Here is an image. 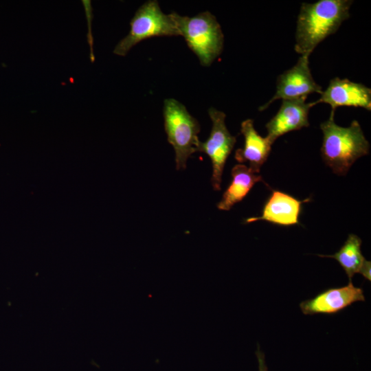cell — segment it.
I'll use <instances>...</instances> for the list:
<instances>
[{
    "label": "cell",
    "mask_w": 371,
    "mask_h": 371,
    "mask_svg": "<svg viewBox=\"0 0 371 371\" xmlns=\"http://www.w3.org/2000/svg\"><path fill=\"white\" fill-rule=\"evenodd\" d=\"M351 0L303 3L297 19L295 50L308 56L326 37L335 33L350 16Z\"/></svg>",
    "instance_id": "cell-1"
},
{
    "label": "cell",
    "mask_w": 371,
    "mask_h": 371,
    "mask_svg": "<svg viewBox=\"0 0 371 371\" xmlns=\"http://www.w3.org/2000/svg\"><path fill=\"white\" fill-rule=\"evenodd\" d=\"M334 111L328 120L320 124L323 133L321 154L325 164L338 175H346L361 157L369 153L370 144L357 120L348 127L337 125Z\"/></svg>",
    "instance_id": "cell-2"
},
{
    "label": "cell",
    "mask_w": 371,
    "mask_h": 371,
    "mask_svg": "<svg viewBox=\"0 0 371 371\" xmlns=\"http://www.w3.org/2000/svg\"><path fill=\"white\" fill-rule=\"evenodd\" d=\"M180 36L198 57L201 64L210 66L221 54L224 35L214 15L209 11L189 17L172 12Z\"/></svg>",
    "instance_id": "cell-3"
},
{
    "label": "cell",
    "mask_w": 371,
    "mask_h": 371,
    "mask_svg": "<svg viewBox=\"0 0 371 371\" xmlns=\"http://www.w3.org/2000/svg\"><path fill=\"white\" fill-rule=\"evenodd\" d=\"M163 115L168 142L175 153L176 168L185 169L188 159L197 152L199 123L182 103L174 98L164 100Z\"/></svg>",
    "instance_id": "cell-4"
},
{
    "label": "cell",
    "mask_w": 371,
    "mask_h": 371,
    "mask_svg": "<svg viewBox=\"0 0 371 371\" xmlns=\"http://www.w3.org/2000/svg\"><path fill=\"white\" fill-rule=\"evenodd\" d=\"M129 33L116 45L113 53L125 56L138 43L155 36H180L172 14L164 13L157 1L145 2L130 22Z\"/></svg>",
    "instance_id": "cell-5"
},
{
    "label": "cell",
    "mask_w": 371,
    "mask_h": 371,
    "mask_svg": "<svg viewBox=\"0 0 371 371\" xmlns=\"http://www.w3.org/2000/svg\"><path fill=\"white\" fill-rule=\"evenodd\" d=\"M212 126L208 139L200 142L197 152L204 153L210 157L212 166L211 182L214 190H221L222 175L227 159L236 142V137L231 135L226 124V115L214 107L208 109Z\"/></svg>",
    "instance_id": "cell-6"
},
{
    "label": "cell",
    "mask_w": 371,
    "mask_h": 371,
    "mask_svg": "<svg viewBox=\"0 0 371 371\" xmlns=\"http://www.w3.org/2000/svg\"><path fill=\"white\" fill-rule=\"evenodd\" d=\"M308 58V56H301L293 67L278 77L276 93L265 104L259 107L260 111L266 109L277 100L307 98L311 93H322V87L312 76Z\"/></svg>",
    "instance_id": "cell-7"
},
{
    "label": "cell",
    "mask_w": 371,
    "mask_h": 371,
    "mask_svg": "<svg viewBox=\"0 0 371 371\" xmlns=\"http://www.w3.org/2000/svg\"><path fill=\"white\" fill-rule=\"evenodd\" d=\"M365 300L362 288L349 281L347 285L327 289L302 302L300 308L304 315H334L355 302Z\"/></svg>",
    "instance_id": "cell-8"
},
{
    "label": "cell",
    "mask_w": 371,
    "mask_h": 371,
    "mask_svg": "<svg viewBox=\"0 0 371 371\" xmlns=\"http://www.w3.org/2000/svg\"><path fill=\"white\" fill-rule=\"evenodd\" d=\"M320 98L313 102L314 105L326 103L331 106V111L340 106L360 107L371 110V89L361 83L338 77L330 80L327 88L322 91Z\"/></svg>",
    "instance_id": "cell-9"
},
{
    "label": "cell",
    "mask_w": 371,
    "mask_h": 371,
    "mask_svg": "<svg viewBox=\"0 0 371 371\" xmlns=\"http://www.w3.org/2000/svg\"><path fill=\"white\" fill-rule=\"evenodd\" d=\"M307 98L282 100L277 113L267 123V137L271 144L280 136L309 126L308 113L314 105Z\"/></svg>",
    "instance_id": "cell-10"
},
{
    "label": "cell",
    "mask_w": 371,
    "mask_h": 371,
    "mask_svg": "<svg viewBox=\"0 0 371 371\" xmlns=\"http://www.w3.org/2000/svg\"><path fill=\"white\" fill-rule=\"evenodd\" d=\"M309 201L310 199L299 200L287 193L274 190L265 202L261 216L248 218L245 223L266 221L280 226L297 225L302 205Z\"/></svg>",
    "instance_id": "cell-11"
},
{
    "label": "cell",
    "mask_w": 371,
    "mask_h": 371,
    "mask_svg": "<svg viewBox=\"0 0 371 371\" xmlns=\"http://www.w3.org/2000/svg\"><path fill=\"white\" fill-rule=\"evenodd\" d=\"M240 133L244 137V144L243 148L236 150L234 158L239 163H248L249 168L259 173L271 153L273 144L256 131L251 119L241 123Z\"/></svg>",
    "instance_id": "cell-12"
},
{
    "label": "cell",
    "mask_w": 371,
    "mask_h": 371,
    "mask_svg": "<svg viewBox=\"0 0 371 371\" xmlns=\"http://www.w3.org/2000/svg\"><path fill=\"white\" fill-rule=\"evenodd\" d=\"M232 177L231 183L217 204L219 210H229L247 195L256 183L264 182L259 173L242 164H236L232 168Z\"/></svg>",
    "instance_id": "cell-13"
},
{
    "label": "cell",
    "mask_w": 371,
    "mask_h": 371,
    "mask_svg": "<svg viewBox=\"0 0 371 371\" xmlns=\"http://www.w3.org/2000/svg\"><path fill=\"white\" fill-rule=\"evenodd\" d=\"M361 239L357 235L350 234L339 249L333 255H318L320 257H327L335 259L343 268L352 281L355 273H359L366 260L361 250Z\"/></svg>",
    "instance_id": "cell-14"
},
{
    "label": "cell",
    "mask_w": 371,
    "mask_h": 371,
    "mask_svg": "<svg viewBox=\"0 0 371 371\" xmlns=\"http://www.w3.org/2000/svg\"><path fill=\"white\" fill-rule=\"evenodd\" d=\"M256 356L258 362V371H268V368L265 363V354L260 350V346H258L256 351Z\"/></svg>",
    "instance_id": "cell-15"
},
{
    "label": "cell",
    "mask_w": 371,
    "mask_h": 371,
    "mask_svg": "<svg viewBox=\"0 0 371 371\" xmlns=\"http://www.w3.org/2000/svg\"><path fill=\"white\" fill-rule=\"evenodd\" d=\"M371 262L365 260L361 268L360 269L359 273H361L366 280L369 282L371 281Z\"/></svg>",
    "instance_id": "cell-16"
}]
</instances>
